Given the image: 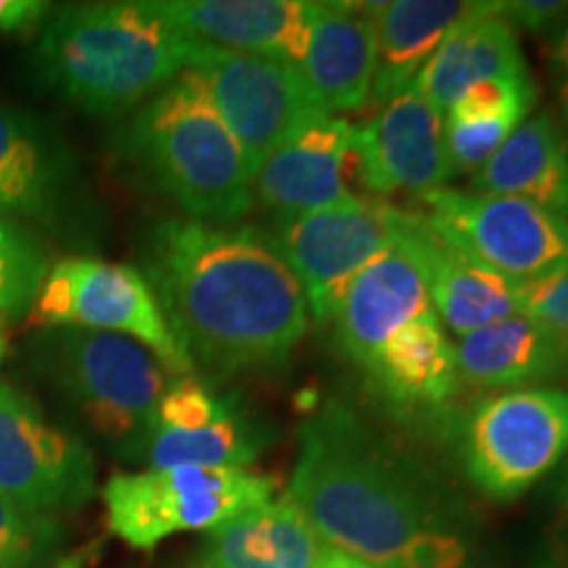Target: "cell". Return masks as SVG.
I'll list each match as a JSON object with an SVG mask.
<instances>
[{
    "label": "cell",
    "instance_id": "obj_18",
    "mask_svg": "<svg viewBox=\"0 0 568 568\" xmlns=\"http://www.w3.org/2000/svg\"><path fill=\"white\" fill-rule=\"evenodd\" d=\"M176 32L205 45L301 63L308 45V0H151Z\"/></svg>",
    "mask_w": 568,
    "mask_h": 568
},
{
    "label": "cell",
    "instance_id": "obj_32",
    "mask_svg": "<svg viewBox=\"0 0 568 568\" xmlns=\"http://www.w3.org/2000/svg\"><path fill=\"white\" fill-rule=\"evenodd\" d=\"M500 17L527 32H552L568 17V3L558 0H500Z\"/></svg>",
    "mask_w": 568,
    "mask_h": 568
},
{
    "label": "cell",
    "instance_id": "obj_28",
    "mask_svg": "<svg viewBox=\"0 0 568 568\" xmlns=\"http://www.w3.org/2000/svg\"><path fill=\"white\" fill-rule=\"evenodd\" d=\"M59 516L0 497V568H53L63 548Z\"/></svg>",
    "mask_w": 568,
    "mask_h": 568
},
{
    "label": "cell",
    "instance_id": "obj_13",
    "mask_svg": "<svg viewBox=\"0 0 568 568\" xmlns=\"http://www.w3.org/2000/svg\"><path fill=\"white\" fill-rule=\"evenodd\" d=\"M92 493L95 458L90 447L0 379V497L59 516L84 506Z\"/></svg>",
    "mask_w": 568,
    "mask_h": 568
},
{
    "label": "cell",
    "instance_id": "obj_7",
    "mask_svg": "<svg viewBox=\"0 0 568 568\" xmlns=\"http://www.w3.org/2000/svg\"><path fill=\"white\" fill-rule=\"evenodd\" d=\"M27 318L40 329L71 326L130 337L148 347L172 376L195 372L145 274L134 266L111 264L95 255H67L48 268Z\"/></svg>",
    "mask_w": 568,
    "mask_h": 568
},
{
    "label": "cell",
    "instance_id": "obj_14",
    "mask_svg": "<svg viewBox=\"0 0 568 568\" xmlns=\"http://www.w3.org/2000/svg\"><path fill=\"white\" fill-rule=\"evenodd\" d=\"M418 211L406 209V219L393 245L347 284L326 324L332 326L339 353L358 372L372 364L379 347L397 329L435 311L429 301V276L418 243Z\"/></svg>",
    "mask_w": 568,
    "mask_h": 568
},
{
    "label": "cell",
    "instance_id": "obj_34",
    "mask_svg": "<svg viewBox=\"0 0 568 568\" xmlns=\"http://www.w3.org/2000/svg\"><path fill=\"white\" fill-rule=\"evenodd\" d=\"M548 53H550L552 67H556L560 74L566 77V82H568V17L560 21L556 30L550 32Z\"/></svg>",
    "mask_w": 568,
    "mask_h": 568
},
{
    "label": "cell",
    "instance_id": "obj_37",
    "mask_svg": "<svg viewBox=\"0 0 568 568\" xmlns=\"http://www.w3.org/2000/svg\"><path fill=\"white\" fill-rule=\"evenodd\" d=\"M560 105H564V130L568 134V82H564V90H560Z\"/></svg>",
    "mask_w": 568,
    "mask_h": 568
},
{
    "label": "cell",
    "instance_id": "obj_27",
    "mask_svg": "<svg viewBox=\"0 0 568 568\" xmlns=\"http://www.w3.org/2000/svg\"><path fill=\"white\" fill-rule=\"evenodd\" d=\"M51 268V251L42 234L0 213V318L30 311Z\"/></svg>",
    "mask_w": 568,
    "mask_h": 568
},
{
    "label": "cell",
    "instance_id": "obj_3",
    "mask_svg": "<svg viewBox=\"0 0 568 568\" xmlns=\"http://www.w3.org/2000/svg\"><path fill=\"white\" fill-rule=\"evenodd\" d=\"M193 45L151 0L67 3L42 24L32 63L61 101L90 116H122L174 82Z\"/></svg>",
    "mask_w": 568,
    "mask_h": 568
},
{
    "label": "cell",
    "instance_id": "obj_19",
    "mask_svg": "<svg viewBox=\"0 0 568 568\" xmlns=\"http://www.w3.org/2000/svg\"><path fill=\"white\" fill-rule=\"evenodd\" d=\"M460 385L477 389H535L568 376V345L521 311L458 337Z\"/></svg>",
    "mask_w": 568,
    "mask_h": 568
},
{
    "label": "cell",
    "instance_id": "obj_22",
    "mask_svg": "<svg viewBox=\"0 0 568 568\" xmlns=\"http://www.w3.org/2000/svg\"><path fill=\"white\" fill-rule=\"evenodd\" d=\"M485 0H389L368 3L376 34V71L372 101L376 105L414 88L426 61L447 34L471 19Z\"/></svg>",
    "mask_w": 568,
    "mask_h": 568
},
{
    "label": "cell",
    "instance_id": "obj_23",
    "mask_svg": "<svg viewBox=\"0 0 568 568\" xmlns=\"http://www.w3.org/2000/svg\"><path fill=\"white\" fill-rule=\"evenodd\" d=\"M527 71L518 34L500 17V0H485L471 19L439 42L435 55L416 77L414 90L439 113H445L471 84Z\"/></svg>",
    "mask_w": 568,
    "mask_h": 568
},
{
    "label": "cell",
    "instance_id": "obj_36",
    "mask_svg": "<svg viewBox=\"0 0 568 568\" xmlns=\"http://www.w3.org/2000/svg\"><path fill=\"white\" fill-rule=\"evenodd\" d=\"M6 347H9V332H6V318H0V361L6 358Z\"/></svg>",
    "mask_w": 568,
    "mask_h": 568
},
{
    "label": "cell",
    "instance_id": "obj_4",
    "mask_svg": "<svg viewBox=\"0 0 568 568\" xmlns=\"http://www.w3.org/2000/svg\"><path fill=\"white\" fill-rule=\"evenodd\" d=\"M124 153L155 190L203 224H234L253 211V172L203 84L184 69L132 113Z\"/></svg>",
    "mask_w": 568,
    "mask_h": 568
},
{
    "label": "cell",
    "instance_id": "obj_17",
    "mask_svg": "<svg viewBox=\"0 0 568 568\" xmlns=\"http://www.w3.org/2000/svg\"><path fill=\"white\" fill-rule=\"evenodd\" d=\"M301 80L324 116L361 111L372 101L376 34L368 3H311Z\"/></svg>",
    "mask_w": 568,
    "mask_h": 568
},
{
    "label": "cell",
    "instance_id": "obj_15",
    "mask_svg": "<svg viewBox=\"0 0 568 568\" xmlns=\"http://www.w3.org/2000/svg\"><path fill=\"white\" fill-rule=\"evenodd\" d=\"M355 174L368 195L422 197L450 180L443 113L408 88L389 98L368 122L353 126Z\"/></svg>",
    "mask_w": 568,
    "mask_h": 568
},
{
    "label": "cell",
    "instance_id": "obj_12",
    "mask_svg": "<svg viewBox=\"0 0 568 568\" xmlns=\"http://www.w3.org/2000/svg\"><path fill=\"white\" fill-rule=\"evenodd\" d=\"M187 71L203 84L253 174L274 148L324 116L295 63L276 55L226 51L195 40Z\"/></svg>",
    "mask_w": 568,
    "mask_h": 568
},
{
    "label": "cell",
    "instance_id": "obj_33",
    "mask_svg": "<svg viewBox=\"0 0 568 568\" xmlns=\"http://www.w3.org/2000/svg\"><path fill=\"white\" fill-rule=\"evenodd\" d=\"M53 6L42 0H0V34H21L45 24Z\"/></svg>",
    "mask_w": 568,
    "mask_h": 568
},
{
    "label": "cell",
    "instance_id": "obj_21",
    "mask_svg": "<svg viewBox=\"0 0 568 568\" xmlns=\"http://www.w3.org/2000/svg\"><path fill=\"white\" fill-rule=\"evenodd\" d=\"M329 545L282 495L209 531L193 558L205 568H318Z\"/></svg>",
    "mask_w": 568,
    "mask_h": 568
},
{
    "label": "cell",
    "instance_id": "obj_5",
    "mask_svg": "<svg viewBox=\"0 0 568 568\" xmlns=\"http://www.w3.org/2000/svg\"><path fill=\"white\" fill-rule=\"evenodd\" d=\"M27 366L67 414L119 453L145 435L174 379L134 339L71 326L40 329L27 343Z\"/></svg>",
    "mask_w": 568,
    "mask_h": 568
},
{
    "label": "cell",
    "instance_id": "obj_2",
    "mask_svg": "<svg viewBox=\"0 0 568 568\" xmlns=\"http://www.w3.org/2000/svg\"><path fill=\"white\" fill-rule=\"evenodd\" d=\"M287 495L329 548L376 568L471 566L474 542L456 500L337 400L297 429Z\"/></svg>",
    "mask_w": 568,
    "mask_h": 568
},
{
    "label": "cell",
    "instance_id": "obj_31",
    "mask_svg": "<svg viewBox=\"0 0 568 568\" xmlns=\"http://www.w3.org/2000/svg\"><path fill=\"white\" fill-rule=\"evenodd\" d=\"M537 568H568V464L550 487V514L539 542Z\"/></svg>",
    "mask_w": 568,
    "mask_h": 568
},
{
    "label": "cell",
    "instance_id": "obj_16",
    "mask_svg": "<svg viewBox=\"0 0 568 568\" xmlns=\"http://www.w3.org/2000/svg\"><path fill=\"white\" fill-rule=\"evenodd\" d=\"M353 126L343 116H322L280 148L253 174V201L280 216H297L351 201Z\"/></svg>",
    "mask_w": 568,
    "mask_h": 568
},
{
    "label": "cell",
    "instance_id": "obj_11",
    "mask_svg": "<svg viewBox=\"0 0 568 568\" xmlns=\"http://www.w3.org/2000/svg\"><path fill=\"white\" fill-rule=\"evenodd\" d=\"M422 203L439 237L514 284L568 272V222L535 203L447 184Z\"/></svg>",
    "mask_w": 568,
    "mask_h": 568
},
{
    "label": "cell",
    "instance_id": "obj_1",
    "mask_svg": "<svg viewBox=\"0 0 568 568\" xmlns=\"http://www.w3.org/2000/svg\"><path fill=\"white\" fill-rule=\"evenodd\" d=\"M140 255L174 337L209 379L280 372L308 332L301 284L264 230L155 219Z\"/></svg>",
    "mask_w": 568,
    "mask_h": 568
},
{
    "label": "cell",
    "instance_id": "obj_6",
    "mask_svg": "<svg viewBox=\"0 0 568 568\" xmlns=\"http://www.w3.org/2000/svg\"><path fill=\"white\" fill-rule=\"evenodd\" d=\"M276 481L251 468H145L113 474L103 487L105 524L134 550H153L182 531H213L272 500Z\"/></svg>",
    "mask_w": 568,
    "mask_h": 568
},
{
    "label": "cell",
    "instance_id": "obj_9",
    "mask_svg": "<svg viewBox=\"0 0 568 568\" xmlns=\"http://www.w3.org/2000/svg\"><path fill=\"white\" fill-rule=\"evenodd\" d=\"M406 209L374 195H355L326 209L280 216L266 237L301 284L308 314L326 326L355 276L387 251Z\"/></svg>",
    "mask_w": 568,
    "mask_h": 568
},
{
    "label": "cell",
    "instance_id": "obj_38",
    "mask_svg": "<svg viewBox=\"0 0 568 568\" xmlns=\"http://www.w3.org/2000/svg\"><path fill=\"white\" fill-rule=\"evenodd\" d=\"M187 568H205V566H201V564H195V560H193V564H190Z\"/></svg>",
    "mask_w": 568,
    "mask_h": 568
},
{
    "label": "cell",
    "instance_id": "obj_24",
    "mask_svg": "<svg viewBox=\"0 0 568 568\" xmlns=\"http://www.w3.org/2000/svg\"><path fill=\"white\" fill-rule=\"evenodd\" d=\"M474 193L521 197L568 222V134L550 111L531 113L471 176Z\"/></svg>",
    "mask_w": 568,
    "mask_h": 568
},
{
    "label": "cell",
    "instance_id": "obj_29",
    "mask_svg": "<svg viewBox=\"0 0 568 568\" xmlns=\"http://www.w3.org/2000/svg\"><path fill=\"white\" fill-rule=\"evenodd\" d=\"M237 400V395L216 393L209 382L195 379V376H174L155 406L151 426L174 432L205 429L230 414Z\"/></svg>",
    "mask_w": 568,
    "mask_h": 568
},
{
    "label": "cell",
    "instance_id": "obj_10",
    "mask_svg": "<svg viewBox=\"0 0 568 568\" xmlns=\"http://www.w3.org/2000/svg\"><path fill=\"white\" fill-rule=\"evenodd\" d=\"M0 213L67 243H88L98 209L80 161L53 126L0 103Z\"/></svg>",
    "mask_w": 568,
    "mask_h": 568
},
{
    "label": "cell",
    "instance_id": "obj_35",
    "mask_svg": "<svg viewBox=\"0 0 568 568\" xmlns=\"http://www.w3.org/2000/svg\"><path fill=\"white\" fill-rule=\"evenodd\" d=\"M318 568H376V566L351 556V552H343L337 548H326L324 560H322V566H318Z\"/></svg>",
    "mask_w": 568,
    "mask_h": 568
},
{
    "label": "cell",
    "instance_id": "obj_26",
    "mask_svg": "<svg viewBox=\"0 0 568 568\" xmlns=\"http://www.w3.org/2000/svg\"><path fill=\"white\" fill-rule=\"evenodd\" d=\"M274 439L276 426L237 400L230 414L205 429L174 432L148 426L145 435L119 456L148 468H247L264 456Z\"/></svg>",
    "mask_w": 568,
    "mask_h": 568
},
{
    "label": "cell",
    "instance_id": "obj_25",
    "mask_svg": "<svg viewBox=\"0 0 568 568\" xmlns=\"http://www.w3.org/2000/svg\"><path fill=\"white\" fill-rule=\"evenodd\" d=\"M422 216L418 243L429 276V301L439 322L458 337L489 326L518 311V284L481 266L432 230Z\"/></svg>",
    "mask_w": 568,
    "mask_h": 568
},
{
    "label": "cell",
    "instance_id": "obj_30",
    "mask_svg": "<svg viewBox=\"0 0 568 568\" xmlns=\"http://www.w3.org/2000/svg\"><path fill=\"white\" fill-rule=\"evenodd\" d=\"M518 311L537 318L568 345V272L518 284Z\"/></svg>",
    "mask_w": 568,
    "mask_h": 568
},
{
    "label": "cell",
    "instance_id": "obj_8",
    "mask_svg": "<svg viewBox=\"0 0 568 568\" xmlns=\"http://www.w3.org/2000/svg\"><path fill=\"white\" fill-rule=\"evenodd\" d=\"M460 464L481 495L508 503L529 493L568 456V389L497 393L460 432Z\"/></svg>",
    "mask_w": 568,
    "mask_h": 568
},
{
    "label": "cell",
    "instance_id": "obj_20",
    "mask_svg": "<svg viewBox=\"0 0 568 568\" xmlns=\"http://www.w3.org/2000/svg\"><path fill=\"white\" fill-rule=\"evenodd\" d=\"M364 376L387 406L418 414L443 410L460 387L456 345L447 339L435 311H429L397 329L364 368Z\"/></svg>",
    "mask_w": 568,
    "mask_h": 568
}]
</instances>
